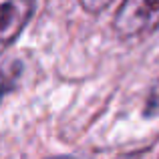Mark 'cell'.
I'll return each instance as SVG.
<instances>
[{
  "instance_id": "cell-1",
  "label": "cell",
  "mask_w": 159,
  "mask_h": 159,
  "mask_svg": "<svg viewBox=\"0 0 159 159\" xmlns=\"http://www.w3.org/2000/svg\"><path fill=\"white\" fill-rule=\"evenodd\" d=\"M159 28V0H125L115 16L121 39H135Z\"/></svg>"
},
{
  "instance_id": "cell-2",
  "label": "cell",
  "mask_w": 159,
  "mask_h": 159,
  "mask_svg": "<svg viewBox=\"0 0 159 159\" xmlns=\"http://www.w3.org/2000/svg\"><path fill=\"white\" fill-rule=\"evenodd\" d=\"M36 8V0H0V54L20 36Z\"/></svg>"
},
{
  "instance_id": "cell-3",
  "label": "cell",
  "mask_w": 159,
  "mask_h": 159,
  "mask_svg": "<svg viewBox=\"0 0 159 159\" xmlns=\"http://www.w3.org/2000/svg\"><path fill=\"white\" fill-rule=\"evenodd\" d=\"M20 65L18 62H8V65L0 66V101L6 93H10L16 87V81L20 77Z\"/></svg>"
},
{
  "instance_id": "cell-4",
  "label": "cell",
  "mask_w": 159,
  "mask_h": 159,
  "mask_svg": "<svg viewBox=\"0 0 159 159\" xmlns=\"http://www.w3.org/2000/svg\"><path fill=\"white\" fill-rule=\"evenodd\" d=\"M157 115H159V81L151 89L147 103H145V117H157Z\"/></svg>"
},
{
  "instance_id": "cell-5",
  "label": "cell",
  "mask_w": 159,
  "mask_h": 159,
  "mask_svg": "<svg viewBox=\"0 0 159 159\" xmlns=\"http://www.w3.org/2000/svg\"><path fill=\"white\" fill-rule=\"evenodd\" d=\"M111 2L113 0H79L83 10H87L89 14H99V12H103Z\"/></svg>"
}]
</instances>
